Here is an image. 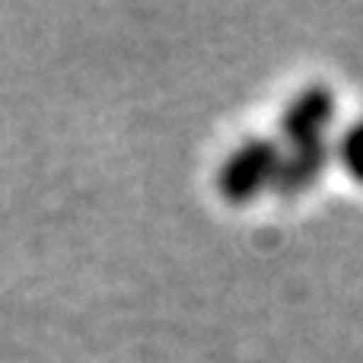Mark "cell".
<instances>
[{
	"instance_id": "4",
	"label": "cell",
	"mask_w": 363,
	"mask_h": 363,
	"mask_svg": "<svg viewBox=\"0 0 363 363\" xmlns=\"http://www.w3.org/2000/svg\"><path fill=\"white\" fill-rule=\"evenodd\" d=\"M335 157L341 160V166H345L347 176L363 185V121L351 125L345 134H341Z\"/></svg>"
},
{
	"instance_id": "2",
	"label": "cell",
	"mask_w": 363,
	"mask_h": 363,
	"mask_svg": "<svg viewBox=\"0 0 363 363\" xmlns=\"http://www.w3.org/2000/svg\"><path fill=\"white\" fill-rule=\"evenodd\" d=\"M335 118V93L328 86H306L290 99L281 115V134L294 147H306L322 140L325 128Z\"/></svg>"
},
{
	"instance_id": "1",
	"label": "cell",
	"mask_w": 363,
	"mask_h": 363,
	"mask_svg": "<svg viewBox=\"0 0 363 363\" xmlns=\"http://www.w3.org/2000/svg\"><path fill=\"white\" fill-rule=\"evenodd\" d=\"M281 147L268 138H252L239 144L217 169V191L230 204H245L258 198L264 188L274 185L277 166H281Z\"/></svg>"
},
{
	"instance_id": "3",
	"label": "cell",
	"mask_w": 363,
	"mask_h": 363,
	"mask_svg": "<svg viewBox=\"0 0 363 363\" xmlns=\"http://www.w3.org/2000/svg\"><path fill=\"white\" fill-rule=\"evenodd\" d=\"M328 160H332V147L325 140H315V144L306 147H294L290 153L281 157V166H277L274 176V191L281 198H296V194L309 191V188L319 182V176L325 172Z\"/></svg>"
}]
</instances>
